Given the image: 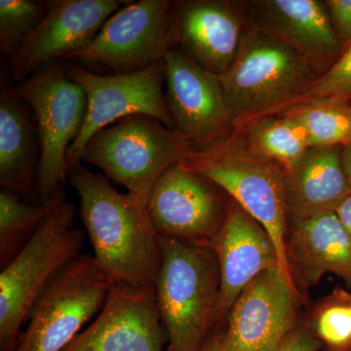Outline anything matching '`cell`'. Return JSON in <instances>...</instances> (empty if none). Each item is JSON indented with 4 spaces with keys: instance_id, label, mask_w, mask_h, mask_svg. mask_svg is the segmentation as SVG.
<instances>
[{
    "instance_id": "cell-13",
    "label": "cell",
    "mask_w": 351,
    "mask_h": 351,
    "mask_svg": "<svg viewBox=\"0 0 351 351\" xmlns=\"http://www.w3.org/2000/svg\"><path fill=\"white\" fill-rule=\"evenodd\" d=\"M297 291L279 267L247 286L228 311L223 351H271L295 329Z\"/></svg>"
},
{
    "instance_id": "cell-33",
    "label": "cell",
    "mask_w": 351,
    "mask_h": 351,
    "mask_svg": "<svg viewBox=\"0 0 351 351\" xmlns=\"http://www.w3.org/2000/svg\"><path fill=\"white\" fill-rule=\"evenodd\" d=\"M350 306H351V302H350Z\"/></svg>"
},
{
    "instance_id": "cell-4",
    "label": "cell",
    "mask_w": 351,
    "mask_h": 351,
    "mask_svg": "<svg viewBox=\"0 0 351 351\" xmlns=\"http://www.w3.org/2000/svg\"><path fill=\"white\" fill-rule=\"evenodd\" d=\"M161 267L157 304L167 351H201L218 320L221 279L210 245L159 237Z\"/></svg>"
},
{
    "instance_id": "cell-15",
    "label": "cell",
    "mask_w": 351,
    "mask_h": 351,
    "mask_svg": "<svg viewBox=\"0 0 351 351\" xmlns=\"http://www.w3.org/2000/svg\"><path fill=\"white\" fill-rule=\"evenodd\" d=\"M167 343L156 290L112 284L93 322L62 351H163Z\"/></svg>"
},
{
    "instance_id": "cell-8",
    "label": "cell",
    "mask_w": 351,
    "mask_h": 351,
    "mask_svg": "<svg viewBox=\"0 0 351 351\" xmlns=\"http://www.w3.org/2000/svg\"><path fill=\"white\" fill-rule=\"evenodd\" d=\"M112 285L93 256L78 255L55 274L34 302L14 351L64 350L100 313Z\"/></svg>"
},
{
    "instance_id": "cell-18",
    "label": "cell",
    "mask_w": 351,
    "mask_h": 351,
    "mask_svg": "<svg viewBox=\"0 0 351 351\" xmlns=\"http://www.w3.org/2000/svg\"><path fill=\"white\" fill-rule=\"evenodd\" d=\"M210 246L218 261L221 279L219 319L260 274L279 267V261L267 230L233 200Z\"/></svg>"
},
{
    "instance_id": "cell-31",
    "label": "cell",
    "mask_w": 351,
    "mask_h": 351,
    "mask_svg": "<svg viewBox=\"0 0 351 351\" xmlns=\"http://www.w3.org/2000/svg\"><path fill=\"white\" fill-rule=\"evenodd\" d=\"M223 332H213L201 351H223Z\"/></svg>"
},
{
    "instance_id": "cell-5",
    "label": "cell",
    "mask_w": 351,
    "mask_h": 351,
    "mask_svg": "<svg viewBox=\"0 0 351 351\" xmlns=\"http://www.w3.org/2000/svg\"><path fill=\"white\" fill-rule=\"evenodd\" d=\"M64 199L0 274V348L14 351L32 306L66 263L80 255L85 232Z\"/></svg>"
},
{
    "instance_id": "cell-2",
    "label": "cell",
    "mask_w": 351,
    "mask_h": 351,
    "mask_svg": "<svg viewBox=\"0 0 351 351\" xmlns=\"http://www.w3.org/2000/svg\"><path fill=\"white\" fill-rule=\"evenodd\" d=\"M320 69L282 41L246 27L234 61L217 76L234 130L252 120L282 113L322 75Z\"/></svg>"
},
{
    "instance_id": "cell-20",
    "label": "cell",
    "mask_w": 351,
    "mask_h": 351,
    "mask_svg": "<svg viewBox=\"0 0 351 351\" xmlns=\"http://www.w3.org/2000/svg\"><path fill=\"white\" fill-rule=\"evenodd\" d=\"M341 147H311L292 167L284 170L288 219L336 211L350 195Z\"/></svg>"
},
{
    "instance_id": "cell-26",
    "label": "cell",
    "mask_w": 351,
    "mask_h": 351,
    "mask_svg": "<svg viewBox=\"0 0 351 351\" xmlns=\"http://www.w3.org/2000/svg\"><path fill=\"white\" fill-rule=\"evenodd\" d=\"M320 101H351V41L339 59L318 76L283 112Z\"/></svg>"
},
{
    "instance_id": "cell-21",
    "label": "cell",
    "mask_w": 351,
    "mask_h": 351,
    "mask_svg": "<svg viewBox=\"0 0 351 351\" xmlns=\"http://www.w3.org/2000/svg\"><path fill=\"white\" fill-rule=\"evenodd\" d=\"M32 110L13 90L0 94V184L17 195L31 196L38 191L36 168L39 144Z\"/></svg>"
},
{
    "instance_id": "cell-32",
    "label": "cell",
    "mask_w": 351,
    "mask_h": 351,
    "mask_svg": "<svg viewBox=\"0 0 351 351\" xmlns=\"http://www.w3.org/2000/svg\"><path fill=\"white\" fill-rule=\"evenodd\" d=\"M341 160H343L346 180L351 189V143L341 147Z\"/></svg>"
},
{
    "instance_id": "cell-23",
    "label": "cell",
    "mask_w": 351,
    "mask_h": 351,
    "mask_svg": "<svg viewBox=\"0 0 351 351\" xmlns=\"http://www.w3.org/2000/svg\"><path fill=\"white\" fill-rule=\"evenodd\" d=\"M66 199L63 193L38 204H27L8 189L0 193V262L12 261L44 221Z\"/></svg>"
},
{
    "instance_id": "cell-29",
    "label": "cell",
    "mask_w": 351,
    "mask_h": 351,
    "mask_svg": "<svg viewBox=\"0 0 351 351\" xmlns=\"http://www.w3.org/2000/svg\"><path fill=\"white\" fill-rule=\"evenodd\" d=\"M319 343L306 328L295 327L271 351H318Z\"/></svg>"
},
{
    "instance_id": "cell-27",
    "label": "cell",
    "mask_w": 351,
    "mask_h": 351,
    "mask_svg": "<svg viewBox=\"0 0 351 351\" xmlns=\"http://www.w3.org/2000/svg\"><path fill=\"white\" fill-rule=\"evenodd\" d=\"M317 334L332 348H343L351 345V306L332 304L323 309L317 319Z\"/></svg>"
},
{
    "instance_id": "cell-25",
    "label": "cell",
    "mask_w": 351,
    "mask_h": 351,
    "mask_svg": "<svg viewBox=\"0 0 351 351\" xmlns=\"http://www.w3.org/2000/svg\"><path fill=\"white\" fill-rule=\"evenodd\" d=\"M47 12V1L0 0V47L10 58Z\"/></svg>"
},
{
    "instance_id": "cell-28",
    "label": "cell",
    "mask_w": 351,
    "mask_h": 351,
    "mask_svg": "<svg viewBox=\"0 0 351 351\" xmlns=\"http://www.w3.org/2000/svg\"><path fill=\"white\" fill-rule=\"evenodd\" d=\"M332 27L341 43L351 41V0H327Z\"/></svg>"
},
{
    "instance_id": "cell-22",
    "label": "cell",
    "mask_w": 351,
    "mask_h": 351,
    "mask_svg": "<svg viewBox=\"0 0 351 351\" xmlns=\"http://www.w3.org/2000/svg\"><path fill=\"white\" fill-rule=\"evenodd\" d=\"M251 151L287 170L309 149L308 138L299 121L289 114L270 115L247 122L234 130Z\"/></svg>"
},
{
    "instance_id": "cell-24",
    "label": "cell",
    "mask_w": 351,
    "mask_h": 351,
    "mask_svg": "<svg viewBox=\"0 0 351 351\" xmlns=\"http://www.w3.org/2000/svg\"><path fill=\"white\" fill-rule=\"evenodd\" d=\"M281 114L301 123L311 147H345L351 143L350 101H314Z\"/></svg>"
},
{
    "instance_id": "cell-10",
    "label": "cell",
    "mask_w": 351,
    "mask_h": 351,
    "mask_svg": "<svg viewBox=\"0 0 351 351\" xmlns=\"http://www.w3.org/2000/svg\"><path fill=\"white\" fill-rule=\"evenodd\" d=\"M68 75L87 96L82 132L69 149V168L80 162L83 149L94 134L131 115H149L176 129L163 93V61L126 75H98L80 64H71Z\"/></svg>"
},
{
    "instance_id": "cell-14",
    "label": "cell",
    "mask_w": 351,
    "mask_h": 351,
    "mask_svg": "<svg viewBox=\"0 0 351 351\" xmlns=\"http://www.w3.org/2000/svg\"><path fill=\"white\" fill-rule=\"evenodd\" d=\"M163 62L166 103L176 129L193 147L232 136L234 124L218 77L175 47Z\"/></svg>"
},
{
    "instance_id": "cell-1",
    "label": "cell",
    "mask_w": 351,
    "mask_h": 351,
    "mask_svg": "<svg viewBox=\"0 0 351 351\" xmlns=\"http://www.w3.org/2000/svg\"><path fill=\"white\" fill-rule=\"evenodd\" d=\"M68 179L80 196V216L99 269L115 285L156 290L162 254L147 204L119 193L108 178L82 162L69 168Z\"/></svg>"
},
{
    "instance_id": "cell-7",
    "label": "cell",
    "mask_w": 351,
    "mask_h": 351,
    "mask_svg": "<svg viewBox=\"0 0 351 351\" xmlns=\"http://www.w3.org/2000/svg\"><path fill=\"white\" fill-rule=\"evenodd\" d=\"M68 68V61L50 64L13 90L32 108L38 127L40 202L63 193L62 186L68 179L69 149L80 136L86 117V93L71 80Z\"/></svg>"
},
{
    "instance_id": "cell-17",
    "label": "cell",
    "mask_w": 351,
    "mask_h": 351,
    "mask_svg": "<svg viewBox=\"0 0 351 351\" xmlns=\"http://www.w3.org/2000/svg\"><path fill=\"white\" fill-rule=\"evenodd\" d=\"M246 31L237 2H176L174 47L212 75L225 73L234 61Z\"/></svg>"
},
{
    "instance_id": "cell-3",
    "label": "cell",
    "mask_w": 351,
    "mask_h": 351,
    "mask_svg": "<svg viewBox=\"0 0 351 351\" xmlns=\"http://www.w3.org/2000/svg\"><path fill=\"white\" fill-rule=\"evenodd\" d=\"M181 162L228 193L267 230L276 245L279 267L294 281L287 254L283 168L251 151L234 133L191 147Z\"/></svg>"
},
{
    "instance_id": "cell-19",
    "label": "cell",
    "mask_w": 351,
    "mask_h": 351,
    "mask_svg": "<svg viewBox=\"0 0 351 351\" xmlns=\"http://www.w3.org/2000/svg\"><path fill=\"white\" fill-rule=\"evenodd\" d=\"M287 254L308 285L332 274L351 286V237L336 212L288 219Z\"/></svg>"
},
{
    "instance_id": "cell-11",
    "label": "cell",
    "mask_w": 351,
    "mask_h": 351,
    "mask_svg": "<svg viewBox=\"0 0 351 351\" xmlns=\"http://www.w3.org/2000/svg\"><path fill=\"white\" fill-rule=\"evenodd\" d=\"M221 193L179 162L156 182L147 201V213L159 237L210 245L228 211Z\"/></svg>"
},
{
    "instance_id": "cell-12",
    "label": "cell",
    "mask_w": 351,
    "mask_h": 351,
    "mask_svg": "<svg viewBox=\"0 0 351 351\" xmlns=\"http://www.w3.org/2000/svg\"><path fill=\"white\" fill-rule=\"evenodd\" d=\"M131 0H47V12L13 58L14 78L25 80L39 69L69 61L86 49L103 25Z\"/></svg>"
},
{
    "instance_id": "cell-6",
    "label": "cell",
    "mask_w": 351,
    "mask_h": 351,
    "mask_svg": "<svg viewBox=\"0 0 351 351\" xmlns=\"http://www.w3.org/2000/svg\"><path fill=\"white\" fill-rule=\"evenodd\" d=\"M193 147L177 129L149 115L136 114L94 134L80 162L99 168L110 181L147 204L159 178L181 162Z\"/></svg>"
},
{
    "instance_id": "cell-9",
    "label": "cell",
    "mask_w": 351,
    "mask_h": 351,
    "mask_svg": "<svg viewBox=\"0 0 351 351\" xmlns=\"http://www.w3.org/2000/svg\"><path fill=\"white\" fill-rule=\"evenodd\" d=\"M176 2L131 1L108 18L86 49L71 60L126 75L162 62L174 47Z\"/></svg>"
},
{
    "instance_id": "cell-30",
    "label": "cell",
    "mask_w": 351,
    "mask_h": 351,
    "mask_svg": "<svg viewBox=\"0 0 351 351\" xmlns=\"http://www.w3.org/2000/svg\"><path fill=\"white\" fill-rule=\"evenodd\" d=\"M335 212L351 237V193L341 201Z\"/></svg>"
},
{
    "instance_id": "cell-16",
    "label": "cell",
    "mask_w": 351,
    "mask_h": 351,
    "mask_svg": "<svg viewBox=\"0 0 351 351\" xmlns=\"http://www.w3.org/2000/svg\"><path fill=\"white\" fill-rule=\"evenodd\" d=\"M245 27L278 39L321 69L343 53L325 2L318 0L235 1Z\"/></svg>"
}]
</instances>
